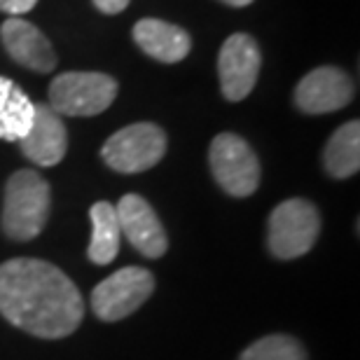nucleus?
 <instances>
[{
	"instance_id": "nucleus-16",
	"label": "nucleus",
	"mask_w": 360,
	"mask_h": 360,
	"mask_svg": "<svg viewBox=\"0 0 360 360\" xmlns=\"http://www.w3.org/2000/svg\"><path fill=\"white\" fill-rule=\"evenodd\" d=\"M91 218V241L87 248V255L94 264H110L120 253V220H117V211H115L112 204L108 201H96L89 211Z\"/></svg>"
},
{
	"instance_id": "nucleus-10",
	"label": "nucleus",
	"mask_w": 360,
	"mask_h": 360,
	"mask_svg": "<svg viewBox=\"0 0 360 360\" xmlns=\"http://www.w3.org/2000/svg\"><path fill=\"white\" fill-rule=\"evenodd\" d=\"M115 211H117L120 232L127 234L129 243L141 255L157 260V257L167 253V232H164V225L146 199L139 197V194H124L120 199V204L115 206Z\"/></svg>"
},
{
	"instance_id": "nucleus-1",
	"label": "nucleus",
	"mask_w": 360,
	"mask_h": 360,
	"mask_svg": "<svg viewBox=\"0 0 360 360\" xmlns=\"http://www.w3.org/2000/svg\"><path fill=\"white\" fill-rule=\"evenodd\" d=\"M0 314L42 340L73 335L84 319V300L59 267L33 257L0 264Z\"/></svg>"
},
{
	"instance_id": "nucleus-7",
	"label": "nucleus",
	"mask_w": 360,
	"mask_h": 360,
	"mask_svg": "<svg viewBox=\"0 0 360 360\" xmlns=\"http://www.w3.org/2000/svg\"><path fill=\"white\" fill-rule=\"evenodd\" d=\"M155 290V276L143 267H124L103 278L91 292V311L115 323L141 309Z\"/></svg>"
},
{
	"instance_id": "nucleus-3",
	"label": "nucleus",
	"mask_w": 360,
	"mask_h": 360,
	"mask_svg": "<svg viewBox=\"0 0 360 360\" xmlns=\"http://www.w3.org/2000/svg\"><path fill=\"white\" fill-rule=\"evenodd\" d=\"M117 89V82L105 73L68 70L49 84V108L66 117H94L112 105Z\"/></svg>"
},
{
	"instance_id": "nucleus-11",
	"label": "nucleus",
	"mask_w": 360,
	"mask_h": 360,
	"mask_svg": "<svg viewBox=\"0 0 360 360\" xmlns=\"http://www.w3.org/2000/svg\"><path fill=\"white\" fill-rule=\"evenodd\" d=\"M19 146L35 167H56L68 150V131L61 115H56L47 103H35L33 124Z\"/></svg>"
},
{
	"instance_id": "nucleus-6",
	"label": "nucleus",
	"mask_w": 360,
	"mask_h": 360,
	"mask_svg": "<svg viewBox=\"0 0 360 360\" xmlns=\"http://www.w3.org/2000/svg\"><path fill=\"white\" fill-rule=\"evenodd\" d=\"M213 178L229 197H250L260 185V162L236 134H218L208 150Z\"/></svg>"
},
{
	"instance_id": "nucleus-20",
	"label": "nucleus",
	"mask_w": 360,
	"mask_h": 360,
	"mask_svg": "<svg viewBox=\"0 0 360 360\" xmlns=\"http://www.w3.org/2000/svg\"><path fill=\"white\" fill-rule=\"evenodd\" d=\"M220 3H225L229 7H246V5L253 3V0H220Z\"/></svg>"
},
{
	"instance_id": "nucleus-19",
	"label": "nucleus",
	"mask_w": 360,
	"mask_h": 360,
	"mask_svg": "<svg viewBox=\"0 0 360 360\" xmlns=\"http://www.w3.org/2000/svg\"><path fill=\"white\" fill-rule=\"evenodd\" d=\"M129 3L131 0H94V5L103 14H120L122 10H127Z\"/></svg>"
},
{
	"instance_id": "nucleus-12",
	"label": "nucleus",
	"mask_w": 360,
	"mask_h": 360,
	"mask_svg": "<svg viewBox=\"0 0 360 360\" xmlns=\"http://www.w3.org/2000/svg\"><path fill=\"white\" fill-rule=\"evenodd\" d=\"M0 38H3L7 54L19 66L35 70V73H52L56 68V54L52 42L31 21L17 17L7 19L3 28H0Z\"/></svg>"
},
{
	"instance_id": "nucleus-2",
	"label": "nucleus",
	"mask_w": 360,
	"mask_h": 360,
	"mask_svg": "<svg viewBox=\"0 0 360 360\" xmlns=\"http://www.w3.org/2000/svg\"><path fill=\"white\" fill-rule=\"evenodd\" d=\"M52 211L49 183L33 169L12 174L5 185L3 199V232L14 241H31L47 225Z\"/></svg>"
},
{
	"instance_id": "nucleus-15",
	"label": "nucleus",
	"mask_w": 360,
	"mask_h": 360,
	"mask_svg": "<svg viewBox=\"0 0 360 360\" xmlns=\"http://www.w3.org/2000/svg\"><path fill=\"white\" fill-rule=\"evenodd\" d=\"M326 171L333 178H351L360 169V122L351 120L330 136L323 153Z\"/></svg>"
},
{
	"instance_id": "nucleus-4",
	"label": "nucleus",
	"mask_w": 360,
	"mask_h": 360,
	"mask_svg": "<svg viewBox=\"0 0 360 360\" xmlns=\"http://www.w3.org/2000/svg\"><path fill=\"white\" fill-rule=\"evenodd\" d=\"M321 232V215L307 199H288L269 215L267 243L274 257L295 260L314 248Z\"/></svg>"
},
{
	"instance_id": "nucleus-9",
	"label": "nucleus",
	"mask_w": 360,
	"mask_h": 360,
	"mask_svg": "<svg viewBox=\"0 0 360 360\" xmlns=\"http://www.w3.org/2000/svg\"><path fill=\"white\" fill-rule=\"evenodd\" d=\"M354 98V82L342 68L321 66L307 73L295 87V105L307 115H326L347 108Z\"/></svg>"
},
{
	"instance_id": "nucleus-13",
	"label": "nucleus",
	"mask_w": 360,
	"mask_h": 360,
	"mask_svg": "<svg viewBox=\"0 0 360 360\" xmlns=\"http://www.w3.org/2000/svg\"><path fill=\"white\" fill-rule=\"evenodd\" d=\"M134 40L148 56L162 63L183 61L192 49L187 31L164 19H141L134 26Z\"/></svg>"
},
{
	"instance_id": "nucleus-17",
	"label": "nucleus",
	"mask_w": 360,
	"mask_h": 360,
	"mask_svg": "<svg viewBox=\"0 0 360 360\" xmlns=\"http://www.w3.org/2000/svg\"><path fill=\"white\" fill-rule=\"evenodd\" d=\"M239 360H307V351L295 337L269 335L250 344Z\"/></svg>"
},
{
	"instance_id": "nucleus-5",
	"label": "nucleus",
	"mask_w": 360,
	"mask_h": 360,
	"mask_svg": "<svg viewBox=\"0 0 360 360\" xmlns=\"http://www.w3.org/2000/svg\"><path fill=\"white\" fill-rule=\"evenodd\" d=\"M167 134L153 122H139L115 131L101 148L103 162L117 174H141L162 162Z\"/></svg>"
},
{
	"instance_id": "nucleus-8",
	"label": "nucleus",
	"mask_w": 360,
	"mask_h": 360,
	"mask_svg": "<svg viewBox=\"0 0 360 360\" xmlns=\"http://www.w3.org/2000/svg\"><path fill=\"white\" fill-rule=\"evenodd\" d=\"M262 54L248 33H234L225 40L218 54L220 89L227 101H243L253 91L260 75Z\"/></svg>"
},
{
	"instance_id": "nucleus-14",
	"label": "nucleus",
	"mask_w": 360,
	"mask_h": 360,
	"mask_svg": "<svg viewBox=\"0 0 360 360\" xmlns=\"http://www.w3.org/2000/svg\"><path fill=\"white\" fill-rule=\"evenodd\" d=\"M35 103L17 82L0 77V141H21L33 124Z\"/></svg>"
},
{
	"instance_id": "nucleus-18",
	"label": "nucleus",
	"mask_w": 360,
	"mask_h": 360,
	"mask_svg": "<svg viewBox=\"0 0 360 360\" xmlns=\"http://www.w3.org/2000/svg\"><path fill=\"white\" fill-rule=\"evenodd\" d=\"M35 5H38V0H0V12L21 17V14L31 12Z\"/></svg>"
}]
</instances>
